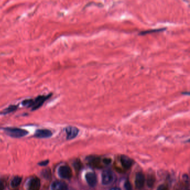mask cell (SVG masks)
Segmentation results:
<instances>
[{
  "label": "cell",
  "instance_id": "obj_1",
  "mask_svg": "<svg viewBox=\"0 0 190 190\" xmlns=\"http://www.w3.org/2000/svg\"><path fill=\"white\" fill-rule=\"evenodd\" d=\"M5 133L10 137L13 138H21L28 134V132L25 129L18 128H5L4 129Z\"/></svg>",
  "mask_w": 190,
  "mask_h": 190
},
{
  "label": "cell",
  "instance_id": "obj_2",
  "mask_svg": "<svg viewBox=\"0 0 190 190\" xmlns=\"http://www.w3.org/2000/svg\"><path fill=\"white\" fill-rule=\"evenodd\" d=\"M40 180L36 177H31L25 183V190H40Z\"/></svg>",
  "mask_w": 190,
  "mask_h": 190
},
{
  "label": "cell",
  "instance_id": "obj_3",
  "mask_svg": "<svg viewBox=\"0 0 190 190\" xmlns=\"http://www.w3.org/2000/svg\"><path fill=\"white\" fill-rule=\"evenodd\" d=\"M59 176L62 179L68 180L72 177V171L69 166L62 165L60 166L58 170Z\"/></svg>",
  "mask_w": 190,
  "mask_h": 190
},
{
  "label": "cell",
  "instance_id": "obj_4",
  "mask_svg": "<svg viewBox=\"0 0 190 190\" xmlns=\"http://www.w3.org/2000/svg\"><path fill=\"white\" fill-rule=\"evenodd\" d=\"M52 94H49L48 95H40L37 97L35 100H32V103L31 105L32 111H36L39 109L44 103L46 100L48 99L51 97Z\"/></svg>",
  "mask_w": 190,
  "mask_h": 190
},
{
  "label": "cell",
  "instance_id": "obj_5",
  "mask_svg": "<svg viewBox=\"0 0 190 190\" xmlns=\"http://www.w3.org/2000/svg\"><path fill=\"white\" fill-rule=\"evenodd\" d=\"M114 180L113 173L110 170L104 171L102 173V183L104 185H110Z\"/></svg>",
  "mask_w": 190,
  "mask_h": 190
},
{
  "label": "cell",
  "instance_id": "obj_6",
  "mask_svg": "<svg viewBox=\"0 0 190 190\" xmlns=\"http://www.w3.org/2000/svg\"><path fill=\"white\" fill-rule=\"evenodd\" d=\"M52 135V132L47 129H39L35 133L34 136L38 138H48L51 137Z\"/></svg>",
  "mask_w": 190,
  "mask_h": 190
},
{
  "label": "cell",
  "instance_id": "obj_7",
  "mask_svg": "<svg viewBox=\"0 0 190 190\" xmlns=\"http://www.w3.org/2000/svg\"><path fill=\"white\" fill-rule=\"evenodd\" d=\"M65 132L67 139L70 140L75 138L78 135L79 133V129L75 127L69 126L66 128Z\"/></svg>",
  "mask_w": 190,
  "mask_h": 190
},
{
  "label": "cell",
  "instance_id": "obj_8",
  "mask_svg": "<svg viewBox=\"0 0 190 190\" xmlns=\"http://www.w3.org/2000/svg\"><path fill=\"white\" fill-rule=\"evenodd\" d=\"M50 189V190H68V185L64 181H55L52 182Z\"/></svg>",
  "mask_w": 190,
  "mask_h": 190
},
{
  "label": "cell",
  "instance_id": "obj_9",
  "mask_svg": "<svg viewBox=\"0 0 190 190\" xmlns=\"http://www.w3.org/2000/svg\"><path fill=\"white\" fill-rule=\"evenodd\" d=\"M145 175L142 172H138L136 174L135 178V185L138 189L142 188L145 183Z\"/></svg>",
  "mask_w": 190,
  "mask_h": 190
},
{
  "label": "cell",
  "instance_id": "obj_10",
  "mask_svg": "<svg viewBox=\"0 0 190 190\" xmlns=\"http://www.w3.org/2000/svg\"><path fill=\"white\" fill-rule=\"evenodd\" d=\"M85 179L87 183L90 186L94 187L97 185V176L94 173H87L85 175Z\"/></svg>",
  "mask_w": 190,
  "mask_h": 190
},
{
  "label": "cell",
  "instance_id": "obj_11",
  "mask_svg": "<svg viewBox=\"0 0 190 190\" xmlns=\"http://www.w3.org/2000/svg\"><path fill=\"white\" fill-rule=\"evenodd\" d=\"M121 161L122 166L125 168H129L133 164V161L131 158L128 157L127 155H122Z\"/></svg>",
  "mask_w": 190,
  "mask_h": 190
},
{
  "label": "cell",
  "instance_id": "obj_12",
  "mask_svg": "<svg viewBox=\"0 0 190 190\" xmlns=\"http://www.w3.org/2000/svg\"><path fill=\"white\" fill-rule=\"evenodd\" d=\"M22 182V177L20 176L14 177L10 182V186L12 188H17Z\"/></svg>",
  "mask_w": 190,
  "mask_h": 190
},
{
  "label": "cell",
  "instance_id": "obj_13",
  "mask_svg": "<svg viewBox=\"0 0 190 190\" xmlns=\"http://www.w3.org/2000/svg\"><path fill=\"white\" fill-rule=\"evenodd\" d=\"M17 109V105H11L8 106V107L4 109L3 111H1L0 112V114L1 115H6V114H9L13 112L16 111Z\"/></svg>",
  "mask_w": 190,
  "mask_h": 190
},
{
  "label": "cell",
  "instance_id": "obj_14",
  "mask_svg": "<svg viewBox=\"0 0 190 190\" xmlns=\"http://www.w3.org/2000/svg\"><path fill=\"white\" fill-rule=\"evenodd\" d=\"M32 100L33 99H25L24 101H22V104L25 107H27L28 108L31 107L32 103Z\"/></svg>",
  "mask_w": 190,
  "mask_h": 190
},
{
  "label": "cell",
  "instance_id": "obj_15",
  "mask_svg": "<svg viewBox=\"0 0 190 190\" xmlns=\"http://www.w3.org/2000/svg\"><path fill=\"white\" fill-rule=\"evenodd\" d=\"M155 178L152 176H149L147 180V183L148 185L149 186H152L155 182Z\"/></svg>",
  "mask_w": 190,
  "mask_h": 190
},
{
  "label": "cell",
  "instance_id": "obj_16",
  "mask_svg": "<svg viewBox=\"0 0 190 190\" xmlns=\"http://www.w3.org/2000/svg\"><path fill=\"white\" fill-rule=\"evenodd\" d=\"M165 28H161V29H157V30H151V31H144V32H142V33H140V34H147V33H151V32H158L159 31H163L164 30Z\"/></svg>",
  "mask_w": 190,
  "mask_h": 190
},
{
  "label": "cell",
  "instance_id": "obj_17",
  "mask_svg": "<svg viewBox=\"0 0 190 190\" xmlns=\"http://www.w3.org/2000/svg\"><path fill=\"white\" fill-rule=\"evenodd\" d=\"M48 163H49L48 160H45V161H42V162H40L38 163V165L39 166L44 167V166H47Z\"/></svg>",
  "mask_w": 190,
  "mask_h": 190
},
{
  "label": "cell",
  "instance_id": "obj_18",
  "mask_svg": "<svg viewBox=\"0 0 190 190\" xmlns=\"http://www.w3.org/2000/svg\"><path fill=\"white\" fill-rule=\"evenodd\" d=\"M157 190H168V187L165 185H161L157 188Z\"/></svg>",
  "mask_w": 190,
  "mask_h": 190
},
{
  "label": "cell",
  "instance_id": "obj_19",
  "mask_svg": "<svg viewBox=\"0 0 190 190\" xmlns=\"http://www.w3.org/2000/svg\"><path fill=\"white\" fill-rule=\"evenodd\" d=\"M4 188H5V186H4V183L0 181V190H4Z\"/></svg>",
  "mask_w": 190,
  "mask_h": 190
},
{
  "label": "cell",
  "instance_id": "obj_20",
  "mask_svg": "<svg viewBox=\"0 0 190 190\" xmlns=\"http://www.w3.org/2000/svg\"><path fill=\"white\" fill-rule=\"evenodd\" d=\"M110 190H122L119 187H113Z\"/></svg>",
  "mask_w": 190,
  "mask_h": 190
}]
</instances>
